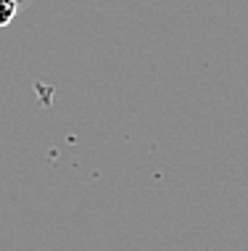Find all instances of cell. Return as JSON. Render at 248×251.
<instances>
[{"instance_id": "obj_1", "label": "cell", "mask_w": 248, "mask_h": 251, "mask_svg": "<svg viewBox=\"0 0 248 251\" xmlns=\"http://www.w3.org/2000/svg\"><path fill=\"white\" fill-rule=\"evenodd\" d=\"M29 3H32V0H0V29L8 26Z\"/></svg>"}]
</instances>
